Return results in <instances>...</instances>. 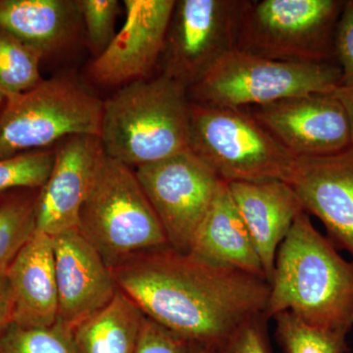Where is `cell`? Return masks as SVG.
I'll list each match as a JSON object with an SVG mask.
<instances>
[{
    "mask_svg": "<svg viewBox=\"0 0 353 353\" xmlns=\"http://www.w3.org/2000/svg\"><path fill=\"white\" fill-rule=\"evenodd\" d=\"M112 271L118 289L146 318L189 343L214 347L264 314L270 294L266 279L170 246L141 253Z\"/></svg>",
    "mask_w": 353,
    "mask_h": 353,
    "instance_id": "obj_1",
    "label": "cell"
},
{
    "mask_svg": "<svg viewBox=\"0 0 353 353\" xmlns=\"http://www.w3.org/2000/svg\"><path fill=\"white\" fill-rule=\"evenodd\" d=\"M285 311L319 328L347 334L353 328V262L304 210L279 248L264 314L270 319Z\"/></svg>",
    "mask_w": 353,
    "mask_h": 353,
    "instance_id": "obj_2",
    "label": "cell"
},
{
    "mask_svg": "<svg viewBox=\"0 0 353 353\" xmlns=\"http://www.w3.org/2000/svg\"><path fill=\"white\" fill-rule=\"evenodd\" d=\"M190 103L187 88L161 74L122 85L103 101L106 155L138 168L189 150Z\"/></svg>",
    "mask_w": 353,
    "mask_h": 353,
    "instance_id": "obj_3",
    "label": "cell"
},
{
    "mask_svg": "<svg viewBox=\"0 0 353 353\" xmlns=\"http://www.w3.org/2000/svg\"><path fill=\"white\" fill-rule=\"evenodd\" d=\"M78 230L111 269L169 246L134 170L108 155L81 209Z\"/></svg>",
    "mask_w": 353,
    "mask_h": 353,
    "instance_id": "obj_4",
    "label": "cell"
},
{
    "mask_svg": "<svg viewBox=\"0 0 353 353\" xmlns=\"http://www.w3.org/2000/svg\"><path fill=\"white\" fill-rule=\"evenodd\" d=\"M189 150L226 183L288 182L296 160L245 109L192 101Z\"/></svg>",
    "mask_w": 353,
    "mask_h": 353,
    "instance_id": "obj_5",
    "label": "cell"
},
{
    "mask_svg": "<svg viewBox=\"0 0 353 353\" xmlns=\"http://www.w3.org/2000/svg\"><path fill=\"white\" fill-rule=\"evenodd\" d=\"M340 82L336 61H282L234 50L190 88L188 95L196 103L246 109L296 95L332 92Z\"/></svg>",
    "mask_w": 353,
    "mask_h": 353,
    "instance_id": "obj_6",
    "label": "cell"
},
{
    "mask_svg": "<svg viewBox=\"0 0 353 353\" xmlns=\"http://www.w3.org/2000/svg\"><path fill=\"white\" fill-rule=\"evenodd\" d=\"M102 112L103 101L67 77L6 95L0 111V159L48 150L77 134L101 137Z\"/></svg>",
    "mask_w": 353,
    "mask_h": 353,
    "instance_id": "obj_7",
    "label": "cell"
},
{
    "mask_svg": "<svg viewBox=\"0 0 353 353\" xmlns=\"http://www.w3.org/2000/svg\"><path fill=\"white\" fill-rule=\"evenodd\" d=\"M345 2L248 0L236 50L282 61H336L334 34Z\"/></svg>",
    "mask_w": 353,
    "mask_h": 353,
    "instance_id": "obj_8",
    "label": "cell"
},
{
    "mask_svg": "<svg viewBox=\"0 0 353 353\" xmlns=\"http://www.w3.org/2000/svg\"><path fill=\"white\" fill-rule=\"evenodd\" d=\"M248 0H178L159 64L161 75L187 90L238 48Z\"/></svg>",
    "mask_w": 353,
    "mask_h": 353,
    "instance_id": "obj_9",
    "label": "cell"
},
{
    "mask_svg": "<svg viewBox=\"0 0 353 353\" xmlns=\"http://www.w3.org/2000/svg\"><path fill=\"white\" fill-rule=\"evenodd\" d=\"M169 246L190 253L221 179L190 150L134 169Z\"/></svg>",
    "mask_w": 353,
    "mask_h": 353,
    "instance_id": "obj_10",
    "label": "cell"
},
{
    "mask_svg": "<svg viewBox=\"0 0 353 353\" xmlns=\"http://www.w3.org/2000/svg\"><path fill=\"white\" fill-rule=\"evenodd\" d=\"M245 110L296 158L332 154L353 145L347 112L333 92L296 95Z\"/></svg>",
    "mask_w": 353,
    "mask_h": 353,
    "instance_id": "obj_11",
    "label": "cell"
},
{
    "mask_svg": "<svg viewBox=\"0 0 353 353\" xmlns=\"http://www.w3.org/2000/svg\"><path fill=\"white\" fill-rule=\"evenodd\" d=\"M57 145L36 202L37 230L52 238L78 229L81 209L106 157L101 137L94 134L68 137Z\"/></svg>",
    "mask_w": 353,
    "mask_h": 353,
    "instance_id": "obj_12",
    "label": "cell"
},
{
    "mask_svg": "<svg viewBox=\"0 0 353 353\" xmlns=\"http://www.w3.org/2000/svg\"><path fill=\"white\" fill-rule=\"evenodd\" d=\"M175 3V0H125V24L90 65V76L110 87L148 79L161 58Z\"/></svg>",
    "mask_w": 353,
    "mask_h": 353,
    "instance_id": "obj_13",
    "label": "cell"
},
{
    "mask_svg": "<svg viewBox=\"0 0 353 353\" xmlns=\"http://www.w3.org/2000/svg\"><path fill=\"white\" fill-rule=\"evenodd\" d=\"M287 183L303 210L321 221L330 241L353 262V145L332 154L296 158Z\"/></svg>",
    "mask_w": 353,
    "mask_h": 353,
    "instance_id": "obj_14",
    "label": "cell"
},
{
    "mask_svg": "<svg viewBox=\"0 0 353 353\" xmlns=\"http://www.w3.org/2000/svg\"><path fill=\"white\" fill-rule=\"evenodd\" d=\"M57 321L73 330L110 303L118 287L112 269L78 229L53 236Z\"/></svg>",
    "mask_w": 353,
    "mask_h": 353,
    "instance_id": "obj_15",
    "label": "cell"
},
{
    "mask_svg": "<svg viewBox=\"0 0 353 353\" xmlns=\"http://www.w3.org/2000/svg\"><path fill=\"white\" fill-rule=\"evenodd\" d=\"M270 284L276 256L296 216L303 210L289 183L280 180L228 183Z\"/></svg>",
    "mask_w": 353,
    "mask_h": 353,
    "instance_id": "obj_16",
    "label": "cell"
},
{
    "mask_svg": "<svg viewBox=\"0 0 353 353\" xmlns=\"http://www.w3.org/2000/svg\"><path fill=\"white\" fill-rule=\"evenodd\" d=\"M13 324L48 328L57 322L58 290L52 236L36 230L7 267Z\"/></svg>",
    "mask_w": 353,
    "mask_h": 353,
    "instance_id": "obj_17",
    "label": "cell"
},
{
    "mask_svg": "<svg viewBox=\"0 0 353 353\" xmlns=\"http://www.w3.org/2000/svg\"><path fill=\"white\" fill-rule=\"evenodd\" d=\"M190 253L209 263L266 279L252 236L224 181H221Z\"/></svg>",
    "mask_w": 353,
    "mask_h": 353,
    "instance_id": "obj_18",
    "label": "cell"
},
{
    "mask_svg": "<svg viewBox=\"0 0 353 353\" xmlns=\"http://www.w3.org/2000/svg\"><path fill=\"white\" fill-rule=\"evenodd\" d=\"M81 20L79 2L74 0H0V29L44 57L69 46Z\"/></svg>",
    "mask_w": 353,
    "mask_h": 353,
    "instance_id": "obj_19",
    "label": "cell"
},
{
    "mask_svg": "<svg viewBox=\"0 0 353 353\" xmlns=\"http://www.w3.org/2000/svg\"><path fill=\"white\" fill-rule=\"evenodd\" d=\"M145 316L118 290L110 303L72 330L77 353H134Z\"/></svg>",
    "mask_w": 353,
    "mask_h": 353,
    "instance_id": "obj_20",
    "label": "cell"
},
{
    "mask_svg": "<svg viewBox=\"0 0 353 353\" xmlns=\"http://www.w3.org/2000/svg\"><path fill=\"white\" fill-rule=\"evenodd\" d=\"M39 190H22L0 196V271L6 270L37 230Z\"/></svg>",
    "mask_w": 353,
    "mask_h": 353,
    "instance_id": "obj_21",
    "label": "cell"
},
{
    "mask_svg": "<svg viewBox=\"0 0 353 353\" xmlns=\"http://www.w3.org/2000/svg\"><path fill=\"white\" fill-rule=\"evenodd\" d=\"M41 51L0 29V90L6 95L28 92L43 82Z\"/></svg>",
    "mask_w": 353,
    "mask_h": 353,
    "instance_id": "obj_22",
    "label": "cell"
},
{
    "mask_svg": "<svg viewBox=\"0 0 353 353\" xmlns=\"http://www.w3.org/2000/svg\"><path fill=\"white\" fill-rule=\"evenodd\" d=\"M276 338L285 353H347V333L319 328L308 324L292 312L279 313Z\"/></svg>",
    "mask_w": 353,
    "mask_h": 353,
    "instance_id": "obj_23",
    "label": "cell"
},
{
    "mask_svg": "<svg viewBox=\"0 0 353 353\" xmlns=\"http://www.w3.org/2000/svg\"><path fill=\"white\" fill-rule=\"evenodd\" d=\"M0 353H77L72 329L57 322L48 328L12 324L0 336Z\"/></svg>",
    "mask_w": 353,
    "mask_h": 353,
    "instance_id": "obj_24",
    "label": "cell"
},
{
    "mask_svg": "<svg viewBox=\"0 0 353 353\" xmlns=\"http://www.w3.org/2000/svg\"><path fill=\"white\" fill-rule=\"evenodd\" d=\"M54 163V150H34L0 159V194L22 190H39Z\"/></svg>",
    "mask_w": 353,
    "mask_h": 353,
    "instance_id": "obj_25",
    "label": "cell"
},
{
    "mask_svg": "<svg viewBox=\"0 0 353 353\" xmlns=\"http://www.w3.org/2000/svg\"><path fill=\"white\" fill-rule=\"evenodd\" d=\"M81 16L95 57H99L112 41L119 2L116 0H79Z\"/></svg>",
    "mask_w": 353,
    "mask_h": 353,
    "instance_id": "obj_26",
    "label": "cell"
},
{
    "mask_svg": "<svg viewBox=\"0 0 353 353\" xmlns=\"http://www.w3.org/2000/svg\"><path fill=\"white\" fill-rule=\"evenodd\" d=\"M268 320L265 314L248 320L216 345L214 353H272Z\"/></svg>",
    "mask_w": 353,
    "mask_h": 353,
    "instance_id": "obj_27",
    "label": "cell"
},
{
    "mask_svg": "<svg viewBox=\"0 0 353 353\" xmlns=\"http://www.w3.org/2000/svg\"><path fill=\"white\" fill-rule=\"evenodd\" d=\"M334 59L341 69L339 87L353 85V0H345L334 34Z\"/></svg>",
    "mask_w": 353,
    "mask_h": 353,
    "instance_id": "obj_28",
    "label": "cell"
},
{
    "mask_svg": "<svg viewBox=\"0 0 353 353\" xmlns=\"http://www.w3.org/2000/svg\"><path fill=\"white\" fill-rule=\"evenodd\" d=\"M187 341L145 317L134 353H188Z\"/></svg>",
    "mask_w": 353,
    "mask_h": 353,
    "instance_id": "obj_29",
    "label": "cell"
},
{
    "mask_svg": "<svg viewBox=\"0 0 353 353\" xmlns=\"http://www.w3.org/2000/svg\"><path fill=\"white\" fill-rule=\"evenodd\" d=\"M13 324V297L6 270L0 271V336Z\"/></svg>",
    "mask_w": 353,
    "mask_h": 353,
    "instance_id": "obj_30",
    "label": "cell"
},
{
    "mask_svg": "<svg viewBox=\"0 0 353 353\" xmlns=\"http://www.w3.org/2000/svg\"><path fill=\"white\" fill-rule=\"evenodd\" d=\"M333 94L339 99L347 112L353 143V85L334 88Z\"/></svg>",
    "mask_w": 353,
    "mask_h": 353,
    "instance_id": "obj_31",
    "label": "cell"
},
{
    "mask_svg": "<svg viewBox=\"0 0 353 353\" xmlns=\"http://www.w3.org/2000/svg\"><path fill=\"white\" fill-rule=\"evenodd\" d=\"M188 353H214V347L202 343H190Z\"/></svg>",
    "mask_w": 353,
    "mask_h": 353,
    "instance_id": "obj_32",
    "label": "cell"
},
{
    "mask_svg": "<svg viewBox=\"0 0 353 353\" xmlns=\"http://www.w3.org/2000/svg\"><path fill=\"white\" fill-rule=\"evenodd\" d=\"M6 95L4 94V92L0 90V111H1L2 108H3L4 103H6Z\"/></svg>",
    "mask_w": 353,
    "mask_h": 353,
    "instance_id": "obj_33",
    "label": "cell"
},
{
    "mask_svg": "<svg viewBox=\"0 0 353 353\" xmlns=\"http://www.w3.org/2000/svg\"><path fill=\"white\" fill-rule=\"evenodd\" d=\"M0 196H1V194H0Z\"/></svg>",
    "mask_w": 353,
    "mask_h": 353,
    "instance_id": "obj_34",
    "label": "cell"
}]
</instances>
